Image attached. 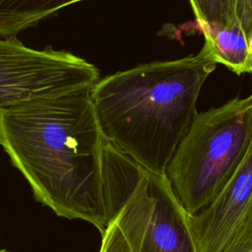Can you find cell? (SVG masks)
<instances>
[{
    "instance_id": "cell-4",
    "label": "cell",
    "mask_w": 252,
    "mask_h": 252,
    "mask_svg": "<svg viewBox=\"0 0 252 252\" xmlns=\"http://www.w3.org/2000/svg\"><path fill=\"white\" fill-rule=\"evenodd\" d=\"M251 138L252 94L196 115L164 172L188 215L201 212L218 196Z\"/></svg>"
},
{
    "instance_id": "cell-9",
    "label": "cell",
    "mask_w": 252,
    "mask_h": 252,
    "mask_svg": "<svg viewBox=\"0 0 252 252\" xmlns=\"http://www.w3.org/2000/svg\"><path fill=\"white\" fill-rule=\"evenodd\" d=\"M220 252H252V207L233 230Z\"/></svg>"
},
{
    "instance_id": "cell-11",
    "label": "cell",
    "mask_w": 252,
    "mask_h": 252,
    "mask_svg": "<svg viewBox=\"0 0 252 252\" xmlns=\"http://www.w3.org/2000/svg\"><path fill=\"white\" fill-rule=\"evenodd\" d=\"M238 20L249 40L252 37V0H239Z\"/></svg>"
},
{
    "instance_id": "cell-1",
    "label": "cell",
    "mask_w": 252,
    "mask_h": 252,
    "mask_svg": "<svg viewBox=\"0 0 252 252\" xmlns=\"http://www.w3.org/2000/svg\"><path fill=\"white\" fill-rule=\"evenodd\" d=\"M92 89L0 110V146L34 197L57 216L107 228L102 163L107 140Z\"/></svg>"
},
{
    "instance_id": "cell-10",
    "label": "cell",
    "mask_w": 252,
    "mask_h": 252,
    "mask_svg": "<svg viewBox=\"0 0 252 252\" xmlns=\"http://www.w3.org/2000/svg\"><path fill=\"white\" fill-rule=\"evenodd\" d=\"M99 252H132L116 222H111L102 234V243Z\"/></svg>"
},
{
    "instance_id": "cell-8",
    "label": "cell",
    "mask_w": 252,
    "mask_h": 252,
    "mask_svg": "<svg viewBox=\"0 0 252 252\" xmlns=\"http://www.w3.org/2000/svg\"><path fill=\"white\" fill-rule=\"evenodd\" d=\"M204 36L239 22V0H188Z\"/></svg>"
},
{
    "instance_id": "cell-7",
    "label": "cell",
    "mask_w": 252,
    "mask_h": 252,
    "mask_svg": "<svg viewBox=\"0 0 252 252\" xmlns=\"http://www.w3.org/2000/svg\"><path fill=\"white\" fill-rule=\"evenodd\" d=\"M204 45L217 63L224 65L233 73H252L248 40L240 22L206 36Z\"/></svg>"
},
{
    "instance_id": "cell-5",
    "label": "cell",
    "mask_w": 252,
    "mask_h": 252,
    "mask_svg": "<svg viewBox=\"0 0 252 252\" xmlns=\"http://www.w3.org/2000/svg\"><path fill=\"white\" fill-rule=\"evenodd\" d=\"M252 207V138L230 178L212 201L188 215L198 252H220L233 230Z\"/></svg>"
},
{
    "instance_id": "cell-3",
    "label": "cell",
    "mask_w": 252,
    "mask_h": 252,
    "mask_svg": "<svg viewBox=\"0 0 252 252\" xmlns=\"http://www.w3.org/2000/svg\"><path fill=\"white\" fill-rule=\"evenodd\" d=\"M102 176L107 227L116 222L132 252H198L188 213L164 175L107 141Z\"/></svg>"
},
{
    "instance_id": "cell-2",
    "label": "cell",
    "mask_w": 252,
    "mask_h": 252,
    "mask_svg": "<svg viewBox=\"0 0 252 252\" xmlns=\"http://www.w3.org/2000/svg\"><path fill=\"white\" fill-rule=\"evenodd\" d=\"M217 64L203 45L197 55L141 64L99 80L91 96L106 140L147 170L164 175Z\"/></svg>"
},
{
    "instance_id": "cell-12",
    "label": "cell",
    "mask_w": 252,
    "mask_h": 252,
    "mask_svg": "<svg viewBox=\"0 0 252 252\" xmlns=\"http://www.w3.org/2000/svg\"><path fill=\"white\" fill-rule=\"evenodd\" d=\"M0 252H10V251H8V250H5V249H1V250H0Z\"/></svg>"
},
{
    "instance_id": "cell-6",
    "label": "cell",
    "mask_w": 252,
    "mask_h": 252,
    "mask_svg": "<svg viewBox=\"0 0 252 252\" xmlns=\"http://www.w3.org/2000/svg\"><path fill=\"white\" fill-rule=\"evenodd\" d=\"M84 0H0V36L15 37L57 11Z\"/></svg>"
}]
</instances>
